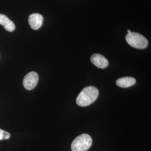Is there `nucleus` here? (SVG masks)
<instances>
[{
    "instance_id": "obj_7",
    "label": "nucleus",
    "mask_w": 151,
    "mask_h": 151,
    "mask_svg": "<svg viewBox=\"0 0 151 151\" xmlns=\"http://www.w3.org/2000/svg\"><path fill=\"white\" fill-rule=\"evenodd\" d=\"M0 25H2L5 30L10 32H13L15 29L14 22L4 14H0Z\"/></svg>"
},
{
    "instance_id": "obj_1",
    "label": "nucleus",
    "mask_w": 151,
    "mask_h": 151,
    "mask_svg": "<svg viewBox=\"0 0 151 151\" xmlns=\"http://www.w3.org/2000/svg\"><path fill=\"white\" fill-rule=\"evenodd\" d=\"M99 90L94 86L84 88L77 97L76 103L80 106H87L95 101L99 96Z\"/></svg>"
},
{
    "instance_id": "obj_5",
    "label": "nucleus",
    "mask_w": 151,
    "mask_h": 151,
    "mask_svg": "<svg viewBox=\"0 0 151 151\" xmlns=\"http://www.w3.org/2000/svg\"><path fill=\"white\" fill-rule=\"evenodd\" d=\"M43 16L42 15L34 13L29 17V24L33 30H38L42 27L43 22Z\"/></svg>"
},
{
    "instance_id": "obj_4",
    "label": "nucleus",
    "mask_w": 151,
    "mask_h": 151,
    "mask_svg": "<svg viewBox=\"0 0 151 151\" xmlns=\"http://www.w3.org/2000/svg\"><path fill=\"white\" fill-rule=\"evenodd\" d=\"M39 76L35 72H30L25 76L23 80V85L27 90L34 89L38 84Z\"/></svg>"
},
{
    "instance_id": "obj_2",
    "label": "nucleus",
    "mask_w": 151,
    "mask_h": 151,
    "mask_svg": "<svg viewBox=\"0 0 151 151\" xmlns=\"http://www.w3.org/2000/svg\"><path fill=\"white\" fill-rule=\"evenodd\" d=\"M92 144L91 136L87 134H82L76 137L71 145L72 151H88Z\"/></svg>"
},
{
    "instance_id": "obj_8",
    "label": "nucleus",
    "mask_w": 151,
    "mask_h": 151,
    "mask_svg": "<svg viewBox=\"0 0 151 151\" xmlns=\"http://www.w3.org/2000/svg\"><path fill=\"white\" fill-rule=\"evenodd\" d=\"M136 80L132 77H124L119 78L116 81L117 86L122 88H127L135 85Z\"/></svg>"
},
{
    "instance_id": "obj_6",
    "label": "nucleus",
    "mask_w": 151,
    "mask_h": 151,
    "mask_svg": "<svg viewBox=\"0 0 151 151\" xmlns=\"http://www.w3.org/2000/svg\"><path fill=\"white\" fill-rule=\"evenodd\" d=\"M92 63L100 68H105L109 65V62L107 59L101 54H93L91 57Z\"/></svg>"
},
{
    "instance_id": "obj_9",
    "label": "nucleus",
    "mask_w": 151,
    "mask_h": 151,
    "mask_svg": "<svg viewBox=\"0 0 151 151\" xmlns=\"http://www.w3.org/2000/svg\"><path fill=\"white\" fill-rule=\"evenodd\" d=\"M10 138V134L7 132L0 129V140L8 139Z\"/></svg>"
},
{
    "instance_id": "obj_3",
    "label": "nucleus",
    "mask_w": 151,
    "mask_h": 151,
    "mask_svg": "<svg viewBox=\"0 0 151 151\" xmlns=\"http://www.w3.org/2000/svg\"><path fill=\"white\" fill-rule=\"evenodd\" d=\"M125 39L129 45L136 49H145L148 45V40L143 35L137 32L127 34Z\"/></svg>"
},
{
    "instance_id": "obj_10",
    "label": "nucleus",
    "mask_w": 151,
    "mask_h": 151,
    "mask_svg": "<svg viewBox=\"0 0 151 151\" xmlns=\"http://www.w3.org/2000/svg\"><path fill=\"white\" fill-rule=\"evenodd\" d=\"M127 32H128V34H129V33H130V32H131L130 30H128Z\"/></svg>"
}]
</instances>
